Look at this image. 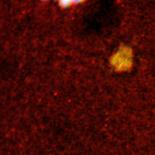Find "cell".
<instances>
[{"mask_svg":"<svg viewBox=\"0 0 155 155\" xmlns=\"http://www.w3.org/2000/svg\"><path fill=\"white\" fill-rule=\"evenodd\" d=\"M42 121L44 122H47L49 121L50 117L47 116H44V117H42Z\"/></svg>","mask_w":155,"mask_h":155,"instance_id":"obj_2","label":"cell"},{"mask_svg":"<svg viewBox=\"0 0 155 155\" xmlns=\"http://www.w3.org/2000/svg\"><path fill=\"white\" fill-rule=\"evenodd\" d=\"M42 1H46V0H42Z\"/></svg>","mask_w":155,"mask_h":155,"instance_id":"obj_4","label":"cell"},{"mask_svg":"<svg viewBox=\"0 0 155 155\" xmlns=\"http://www.w3.org/2000/svg\"><path fill=\"white\" fill-rule=\"evenodd\" d=\"M59 3L61 6L67 7L72 3L71 0H59Z\"/></svg>","mask_w":155,"mask_h":155,"instance_id":"obj_1","label":"cell"},{"mask_svg":"<svg viewBox=\"0 0 155 155\" xmlns=\"http://www.w3.org/2000/svg\"><path fill=\"white\" fill-rule=\"evenodd\" d=\"M72 1V3H78L80 2L83 0H71Z\"/></svg>","mask_w":155,"mask_h":155,"instance_id":"obj_3","label":"cell"}]
</instances>
